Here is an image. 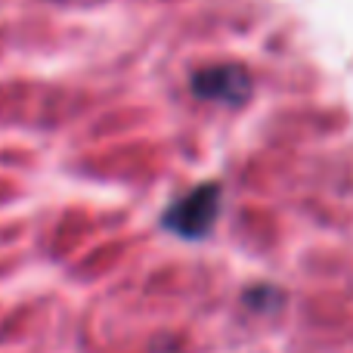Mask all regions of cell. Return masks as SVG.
I'll return each instance as SVG.
<instances>
[{
	"label": "cell",
	"instance_id": "1",
	"mask_svg": "<svg viewBox=\"0 0 353 353\" xmlns=\"http://www.w3.org/2000/svg\"><path fill=\"white\" fill-rule=\"evenodd\" d=\"M220 201H223L220 183H199L161 214V223H165V230H171L174 236L186 239V242H199V239L211 236L220 214Z\"/></svg>",
	"mask_w": 353,
	"mask_h": 353
},
{
	"label": "cell",
	"instance_id": "2",
	"mask_svg": "<svg viewBox=\"0 0 353 353\" xmlns=\"http://www.w3.org/2000/svg\"><path fill=\"white\" fill-rule=\"evenodd\" d=\"M189 90L195 93L205 103H217L226 109H236V105L248 103L251 90H254V78L245 65L236 62H223V65H208L189 78Z\"/></svg>",
	"mask_w": 353,
	"mask_h": 353
}]
</instances>
